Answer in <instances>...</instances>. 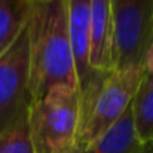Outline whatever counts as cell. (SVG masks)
I'll list each match as a JSON object with an SVG mask.
<instances>
[{
  "label": "cell",
  "mask_w": 153,
  "mask_h": 153,
  "mask_svg": "<svg viewBox=\"0 0 153 153\" xmlns=\"http://www.w3.org/2000/svg\"><path fill=\"white\" fill-rule=\"evenodd\" d=\"M143 143L135 134L132 114L128 110L108 129L80 153H141Z\"/></svg>",
  "instance_id": "obj_8"
},
{
  "label": "cell",
  "mask_w": 153,
  "mask_h": 153,
  "mask_svg": "<svg viewBox=\"0 0 153 153\" xmlns=\"http://www.w3.org/2000/svg\"><path fill=\"white\" fill-rule=\"evenodd\" d=\"M89 65L97 71L113 68V21L110 0H91Z\"/></svg>",
  "instance_id": "obj_7"
},
{
  "label": "cell",
  "mask_w": 153,
  "mask_h": 153,
  "mask_svg": "<svg viewBox=\"0 0 153 153\" xmlns=\"http://www.w3.org/2000/svg\"><path fill=\"white\" fill-rule=\"evenodd\" d=\"M28 36L33 101L58 85L79 88L67 28L65 0L34 3L28 19Z\"/></svg>",
  "instance_id": "obj_1"
},
{
  "label": "cell",
  "mask_w": 153,
  "mask_h": 153,
  "mask_svg": "<svg viewBox=\"0 0 153 153\" xmlns=\"http://www.w3.org/2000/svg\"><path fill=\"white\" fill-rule=\"evenodd\" d=\"M144 68L94 70L79 88V126L76 147L83 150L108 131L128 110Z\"/></svg>",
  "instance_id": "obj_2"
},
{
  "label": "cell",
  "mask_w": 153,
  "mask_h": 153,
  "mask_svg": "<svg viewBox=\"0 0 153 153\" xmlns=\"http://www.w3.org/2000/svg\"><path fill=\"white\" fill-rule=\"evenodd\" d=\"M79 88L58 85L31 102L28 131L36 153H70L76 149Z\"/></svg>",
  "instance_id": "obj_3"
},
{
  "label": "cell",
  "mask_w": 153,
  "mask_h": 153,
  "mask_svg": "<svg viewBox=\"0 0 153 153\" xmlns=\"http://www.w3.org/2000/svg\"><path fill=\"white\" fill-rule=\"evenodd\" d=\"M144 68L153 73V39H152V45H150V48H149V51H147V55H146Z\"/></svg>",
  "instance_id": "obj_12"
},
{
  "label": "cell",
  "mask_w": 153,
  "mask_h": 153,
  "mask_svg": "<svg viewBox=\"0 0 153 153\" xmlns=\"http://www.w3.org/2000/svg\"><path fill=\"white\" fill-rule=\"evenodd\" d=\"M70 153H80V150H79V149H77V147H76V149H74V150H71V152Z\"/></svg>",
  "instance_id": "obj_15"
},
{
  "label": "cell",
  "mask_w": 153,
  "mask_h": 153,
  "mask_svg": "<svg viewBox=\"0 0 153 153\" xmlns=\"http://www.w3.org/2000/svg\"><path fill=\"white\" fill-rule=\"evenodd\" d=\"M113 68H144L153 39V0H110Z\"/></svg>",
  "instance_id": "obj_4"
},
{
  "label": "cell",
  "mask_w": 153,
  "mask_h": 153,
  "mask_svg": "<svg viewBox=\"0 0 153 153\" xmlns=\"http://www.w3.org/2000/svg\"><path fill=\"white\" fill-rule=\"evenodd\" d=\"M132 123L141 143L153 140V73L144 68L140 85L129 105Z\"/></svg>",
  "instance_id": "obj_9"
},
{
  "label": "cell",
  "mask_w": 153,
  "mask_h": 153,
  "mask_svg": "<svg viewBox=\"0 0 153 153\" xmlns=\"http://www.w3.org/2000/svg\"><path fill=\"white\" fill-rule=\"evenodd\" d=\"M33 4L27 0H0V55L27 25Z\"/></svg>",
  "instance_id": "obj_10"
},
{
  "label": "cell",
  "mask_w": 153,
  "mask_h": 153,
  "mask_svg": "<svg viewBox=\"0 0 153 153\" xmlns=\"http://www.w3.org/2000/svg\"><path fill=\"white\" fill-rule=\"evenodd\" d=\"M65 16L77 83L80 88L94 71L89 65L91 0H65Z\"/></svg>",
  "instance_id": "obj_6"
},
{
  "label": "cell",
  "mask_w": 153,
  "mask_h": 153,
  "mask_svg": "<svg viewBox=\"0 0 153 153\" xmlns=\"http://www.w3.org/2000/svg\"><path fill=\"white\" fill-rule=\"evenodd\" d=\"M31 101L27 22L15 42L0 55V134L28 114Z\"/></svg>",
  "instance_id": "obj_5"
},
{
  "label": "cell",
  "mask_w": 153,
  "mask_h": 153,
  "mask_svg": "<svg viewBox=\"0 0 153 153\" xmlns=\"http://www.w3.org/2000/svg\"><path fill=\"white\" fill-rule=\"evenodd\" d=\"M141 153H153V140L147 141V143H143Z\"/></svg>",
  "instance_id": "obj_13"
},
{
  "label": "cell",
  "mask_w": 153,
  "mask_h": 153,
  "mask_svg": "<svg viewBox=\"0 0 153 153\" xmlns=\"http://www.w3.org/2000/svg\"><path fill=\"white\" fill-rule=\"evenodd\" d=\"M27 1H30L31 4H34V3H43V1H49V0H27Z\"/></svg>",
  "instance_id": "obj_14"
},
{
  "label": "cell",
  "mask_w": 153,
  "mask_h": 153,
  "mask_svg": "<svg viewBox=\"0 0 153 153\" xmlns=\"http://www.w3.org/2000/svg\"><path fill=\"white\" fill-rule=\"evenodd\" d=\"M27 116L0 134V153H36L30 138Z\"/></svg>",
  "instance_id": "obj_11"
}]
</instances>
